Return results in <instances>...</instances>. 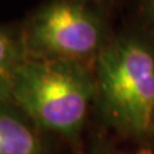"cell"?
Listing matches in <instances>:
<instances>
[{
    "instance_id": "cell-4",
    "label": "cell",
    "mask_w": 154,
    "mask_h": 154,
    "mask_svg": "<svg viewBox=\"0 0 154 154\" xmlns=\"http://www.w3.org/2000/svg\"><path fill=\"white\" fill-rule=\"evenodd\" d=\"M38 131L11 100L0 98V154H44Z\"/></svg>"
},
{
    "instance_id": "cell-7",
    "label": "cell",
    "mask_w": 154,
    "mask_h": 154,
    "mask_svg": "<svg viewBox=\"0 0 154 154\" xmlns=\"http://www.w3.org/2000/svg\"><path fill=\"white\" fill-rule=\"evenodd\" d=\"M107 2H109V0H107Z\"/></svg>"
},
{
    "instance_id": "cell-2",
    "label": "cell",
    "mask_w": 154,
    "mask_h": 154,
    "mask_svg": "<svg viewBox=\"0 0 154 154\" xmlns=\"http://www.w3.org/2000/svg\"><path fill=\"white\" fill-rule=\"evenodd\" d=\"M9 100L38 130L75 136L95 103L93 68L71 60L26 59L14 76Z\"/></svg>"
},
{
    "instance_id": "cell-6",
    "label": "cell",
    "mask_w": 154,
    "mask_h": 154,
    "mask_svg": "<svg viewBox=\"0 0 154 154\" xmlns=\"http://www.w3.org/2000/svg\"><path fill=\"white\" fill-rule=\"evenodd\" d=\"M145 13L149 22L154 27V0H145Z\"/></svg>"
},
{
    "instance_id": "cell-1",
    "label": "cell",
    "mask_w": 154,
    "mask_h": 154,
    "mask_svg": "<svg viewBox=\"0 0 154 154\" xmlns=\"http://www.w3.org/2000/svg\"><path fill=\"white\" fill-rule=\"evenodd\" d=\"M95 105L119 132L154 131V42L140 32L113 36L93 63Z\"/></svg>"
},
{
    "instance_id": "cell-3",
    "label": "cell",
    "mask_w": 154,
    "mask_h": 154,
    "mask_svg": "<svg viewBox=\"0 0 154 154\" xmlns=\"http://www.w3.org/2000/svg\"><path fill=\"white\" fill-rule=\"evenodd\" d=\"M27 59L88 64L113 38L100 0H48L21 26Z\"/></svg>"
},
{
    "instance_id": "cell-5",
    "label": "cell",
    "mask_w": 154,
    "mask_h": 154,
    "mask_svg": "<svg viewBox=\"0 0 154 154\" xmlns=\"http://www.w3.org/2000/svg\"><path fill=\"white\" fill-rule=\"evenodd\" d=\"M26 59L21 26L0 25V98L9 100L14 76Z\"/></svg>"
}]
</instances>
